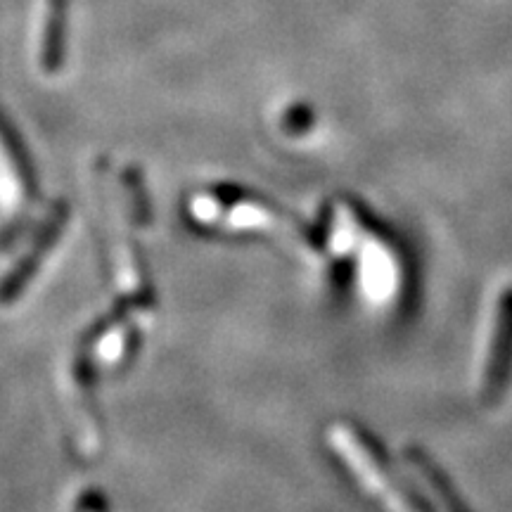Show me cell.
Wrapping results in <instances>:
<instances>
[{
  "label": "cell",
  "instance_id": "obj_2",
  "mask_svg": "<svg viewBox=\"0 0 512 512\" xmlns=\"http://www.w3.org/2000/svg\"><path fill=\"white\" fill-rule=\"evenodd\" d=\"M512 368V287L501 294L496 304L494 330H491L489 354L484 368V399L496 401L508 384Z\"/></svg>",
  "mask_w": 512,
  "mask_h": 512
},
{
  "label": "cell",
  "instance_id": "obj_3",
  "mask_svg": "<svg viewBox=\"0 0 512 512\" xmlns=\"http://www.w3.org/2000/svg\"><path fill=\"white\" fill-rule=\"evenodd\" d=\"M363 285L373 299L392 297L396 287V261L389 249L377 242H370L368 252L363 256Z\"/></svg>",
  "mask_w": 512,
  "mask_h": 512
},
{
  "label": "cell",
  "instance_id": "obj_4",
  "mask_svg": "<svg viewBox=\"0 0 512 512\" xmlns=\"http://www.w3.org/2000/svg\"><path fill=\"white\" fill-rule=\"evenodd\" d=\"M408 460H411V465L420 472V477L425 479L427 486L434 491V496L439 498V503L444 505L446 512H470L467 505L460 501L456 491H453V484L448 482V477L425 456V453L411 448V451H408Z\"/></svg>",
  "mask_w": 512,
  "mask_h": 512
},
{
  "label": "cell",
  "instance_id": "obj_1",
  "mask_svg": "<svg viewBox=\"0 0 512 512\" xmlns=\"http://www.w3.org/2000/svg\"><path fill=\"white\" fill-rule=\"evenodd\" d=\"M330 439L339 451V456L347 460L358 482L366 486L375 498H380L389 510L432 512L430 505L422 501L413 489H408L401 479L392 475L387 460L382 458V453H377V448L370 444L366 434L349 425H335L330 432Z\"/></svg>",
  "mask_w": 512,
  "mask_h": 512
}]
</instances>
